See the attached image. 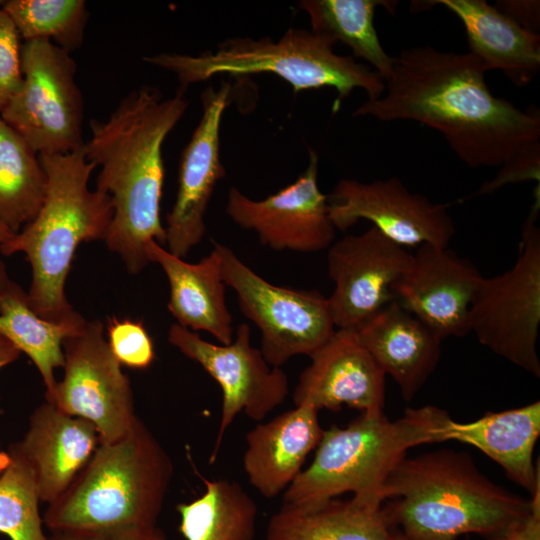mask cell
<instances>
[{"label":"cell","instance_id":"26","mask_svg":"<svg viewBox=\"0 0 540 540\" xmlns=\"http://www.w3.org/2000/svg\"><path fill=\"white\" fill-rule=\"evenodd\" d=\"M86 322L78 312L61 322L43 319L31 307L28 293L20 285L8 275L0 281V335L34 363L46 397L52 395L57 383L55 369L64 366L63 341L79 333Z\"/></svg>","mask_w":540,"mask_h":540},{"label":"cell","instance_id":"36","mask_svg":"<svg viewBox=\"0 0 540 540\" xmlns=\"http://www.w3.org/2000/svg\"><path fill=\"white\" fill-rule=\"evenodd\" d=\"M530 513L504 532L488 540H540V488L531 495Z\"/></svg>","mask_w":540,"mask_h":540},{"label":"cell","instance_id":"22","mask_svg":"<svg viewBox=\"0 0 540 540\" xmlns=\"http://www.w3.org/2000/svg\"><path fill=\"white\" fill-rule=\"evenodd\" d=\"M147 259L164 271L170 287L168 310L178 325L205 331L220 344L234 338L233 318L226 303L221 258L215 247L196 263L171 254L155 241L146 247Z\"/></svg>","mask_w":540,"mask_h":540},{"label":"cell","instance_id":"31","mask_svg":"<svg viewBox=\"0 0 540 540\" xmlns=\"http://www.w3.org/2000/svg\"><path fill=\"white\" fill-rule=\"evenodd\" d=\"M0 474V533L10 540H50L44 533L39 494L31 468L12 444Z\"/></svg>","mask_w":540,"mask_h":540},{"label":"cell","instance_id":"16","mask_svg":"<svg viewBox=\"0 0 540 540\" xmlns=\"http://www.w3.org/2000/svg\"><path fill=\"white\" fill-rule=\"evenodd\" d=\"M231 85L207 87L201 94L202 116L184 148L175 202L166 218V245L179 258L203 239L205 215L217 183L226 175L220 158V124L229 104Z\"/></svg>","mask_w":540,"mask_h":540},{"label":"cell","instance_id":"19","mask_svg":"<svg viewBox=\"0 0 540 540\" xmlns=\"http://www.w3.org/2000/svg\"><path fill=\"white\" fill-rule=\"evenodd\" d=\"M15 444L32 470L40 501L50 504L88 463L99 436L91 422L45 401L32 412L23 439Z\"/></svg>","mask_w":540,"mask_h":540},{"label":"cell","instance_id":"32","mask_svg":"<svg viewBox=\"0 0 540 540\" xmlns=\"http://www.w3.org/2000/svg\"><path fill=\"white\" fill-rule=\"evenodd\" d=\"M109 347L121 365L131 369H146L155 360L153 340L141 321L107 320Z\"/></svg>","mask_w":540,"mask_h":540},{"label":"cell","instance_id":"38","mask_svg":"<svg viewBox=\"0 0 540 540\" xmlns=\"http://www.w3.org/2000/svg\"><path fill=\"white\" fill-rule=\"evenodd\" d=\"M21 352L5 337L0 335V369L16 361ZM7 451L0 448V474L7 463Z\"/></svg>","mask_w":540,"mask_h":540},{"label":"cell","instance_id":"41","mask_svg":"<svg viewBox=\"0 0 540 540\" xmlns=\"http://www.w3.org/2000/svg\"><path fill=\"white\" fill-rule=\"evenodd\" d=\"M4 1H0V7L3 5Z\"/></svg>","mask_w":540,"mask_h":540},{"label":"cell","instance_id":"39","mask_svg":"<svg viewBox=\"0 0 540 540\" xmlns=\"http://www.w3.org/2000/svg\"><path fill=\"white\" fill-rule=\"evenodd\" d=\"M16 233L12 231L5 223L0 221V245H3L10 241ZM7 275L5 265L0 260V280Z\"/></svg>","mask_w":540,"mask_h":540},{"label":"cell","instance_id":"11","mask_svg":"<svg viewBox=\"0 0 540 540\" xmlns=\"http://www.w3.org/2000/svg\"><path fill=\"white\" fill-rule=\"evenodd\" d=\"M168 342L198 363L220 386L221 418L210 455L215 463L224 435L238 414L262 422L289 394V379L279 367L271 366L259 348L251 345V329L241 323L229 344L206 341L197 332L173 324Z\"/></svg>","mask_w":540,"mask_h":540},{"label":"cell","instance_id":"21","mask_svg":"<svg viewBox=\"0 0 540 540\" xmlns=\"http://www.w3.org/2000/svg\"><path fill=\"white\" fill-rule=\"evenodd\" d=\"M355 332L404 401H412L437 367L442 339L396 300Z\"/></svg>","mask_w":540,"mask_h":540},{"label":"cell","instance_id":"40","mask_svg":"<svg viewBox=\"0 0 540 540\" xmlns=\"http://www.w3.org/2000/svg\"><path fill=\"white\" fill-rule=\"evenodd\" d=\"M389 540H405V539L400 534L396 533L395 531H392V535Z\"/></svg>","mask_w":540,"mask_h":540},{"label":"cell","instance_id":"35","mask_svg":"<svg viewBox=\"0 0 540 540\" xmlns=\"http://www.w3.org/2000/svg\"><path fill=\"white\" fill-rule=\"evenodd\" d=\"M494 6L523 29L539 35L540 2L538 0H499Z\"/></svg>","mask_w":540,"mask_h":540},{"label":"cell","instance_id":"34","mask_svg":"<svg viewBox=\"0 0 540 540\" xmlns=\"http://www.w3.org/2000/svg\"><path fill=\"white\" fill-rule=\"evenodd\" d=\"M540 141L517 152L503 165L491 181L484 183L474 194L482 196L492 194L511 183L537 181L539 183Z\"/></svg>","mask_w":540,"mask_h":540},{"label":"cell","instance_id":"9","mask_svg":"<svg viewBox=\"0 0 540 540\" xmlns=\"http://www.w3.org/2000/svg\"><path fill=\"white\" fill-rule=\"evenodd\" d=\"M21 70V84L0 110L1 119L38 155L82 148L84 102L70 53L49 40L26 41Z\"/></svg>","mask_w":540,"mask_h":540},{"label":"cell","instance_id":"1","mask_svg":"<svg viewBox=\"0 0 540 540\" xmlns=\"http://www.w3.org/2000/svg\"><path fill=\"white\" fill-rule=\"evenodd\" d=\"M486 70L471 53L412 47L393 57V71L377 100L353 116L380 121L413 120L442 133L458 158L472 168L502 166L540 141L538 108L522 111L495 97Z\"/></svg>","mask_w":540,"mask_h":540},{"label":"cell","instance_id":"5","mask_svg":"<svg viewBox=\"0 0 540 540\" xmlns=\"http://www.w3.org/2000/svg\"><path fill=\"white\" fill-rule=\"evenodd\" d=\"M39 159L47 175L43 205L0 251L5 256L25 254L32 269L27 292L31 307L41 318L61 322L77 313L65 294L76 250L82 242L106 239L113 205L107 193L89 189L97 166L87 159L84 146Z\"/></svg>","mask_w":540,"mask_h":540},{"label":"cell","instance_id":"18","mask_svg":"<svg viewBox=\"0 0 540 540\" xmlns=\"http://www.w3.org/2000/svg\"><path fill=\"white\" fill-rule=\"evenodd\" d=\"M293 392L294 405L338 411L343 405L362 414L384 412L385 374L355 331L336 329L309 357Z\"/></svg>","mask_w":540,"mask_h":540},{"label":"cell","instance_id":"37","mask_svg":"<svg viewBox=\"0 0 540 540\" xmlns=\"http://www.w3.org/2000/svg\"><path fill=\"white\" fill-rule=\"evenodd\" d=\"M50 540H168L166 534L156 527L145 532L120 533H64L52 534Z\"/></svg>","mask_w":540,"mask_h":540},{"label":"cell","instance_id":"33","mask_svg":"<svg viewBox=\"0 0 540 540\" xmlns=\"http://www.w3.org/2000/svg\"><path fill=\"white\" fill-rule=\"evenodd\" d=\"M20 40L13 22L0 7V110L22 81Z\"/></svg>","mask_w":540,"mask_h":540},{"label":"cell","instance_id":"12","mask_svg":"<svg viewBox=\"0 0 540 540\" xmlns=\"http://www.w3.org/2000/svg\"><path fill=\"white\" fill-rule=\"evenodd\" d=\"M63 352L64 376L46 401L91 422L99 443L123 437L138 416L131 382L109 347L103 323L87 321L63 341Z\"/></svg>","mask_w":540,"mask_h":540},{"label":"cell","instance_id":"15","mask_svg":"<svg viewBox=\"0 0 540 540\" xmlns=\"http://www.w3.org/2000/svg\"><path fill=\"white\" fill-rule=\"evenodd\" d=\"M309 162L290 185L262 200H253L231 187L226 212L239 227L256 233L260 243L275 251L315 253L335 240L328 196L318 185L319 157L308 148Z\"/></svg>","mask_w":540,"mask_h":540},{"label":"cell","instance_id":"30","mask_svg":"<svg viewBox=\"0 0 540 540\" xmlns=\"http://www.w3.org/2000/svg\"><path fill=\"white\" fill-rule=\"evenodd\" d=\"M1 7L25 42L49 40L69 53L82 44L88 18L83 0H9Z\"/></svg>","mask_w":540,"mask_h":540},{"label":"cell","instance_id":"17","mask_svg":"<svg viewBox=\"0 0 540 540\" xmlns=\"http://www.w3.org/2000/svg\"><path fill=\"white\" fill-rule=\"evenodd\" d=\"M482 277L472 262L450 249L423 244L394 286V295L442 340L463 337L469 333V310Z\"/></svg>","mask_w":540,"mask_h":540},{"label":"cell","instance_id":"4","mask_svg":"<svg viewBox=\"0 0 540 540\" xmlns=\"http://www.w3.org/2000/svg\"><path fill=\"white\" fill-rule=\"evenodd\" d=\"M174 475L173 462L137 417L120 439L99 443L69 488L43 516L52 534L155 529Z\"/></svg>","mask_w":540,"mask_h":540},{"label":"cell","instance_id":"23","mask_svg":"<svg viewBox=\"0 0 540 540\" xmlns=\"http://www.w3.org/2000/svg\"><path fill=\"white\" fill-rule=\"evenodd\" d=\"M462 22L469 49L486 71L499 70L518 87L540 70V36L529 32L484 0H437Z\"/></svg>","mask_w":540,"mask_h":540},{"label":"cell","instance_id":"3","mask_svg":"<svg viewBox=\"0 0 540 540\" xmlns=\"http://www.w3.org/2000/svg\"><path fill=\"white\" fill-rule=\"evenodd\" d=\"M382 505L390 529L405 540H456L498 535L524 519L532 501L487 478L466 452L407 455L387 477ZM393 531V530H392Z\"/></svg>","mask_w":540,"mask_h":540},{"label":"cell","instance_id":"24","mask_svg":"<svg viewBox=\"0 0 540 540\" xmlns=\"http://www.w3.org/2000/svg\"><path fill=\"white\" fill-rule=\"evenodd\" d=\"M540 435V401L500 412H488L477 420H451L446 441L472 445L499 464L507 476L533 495L540 488L539 464L533 453Z\"/></svg>","mask_w":540,"mask_h":540},{"label":"cell","instance_id":"10","mask_svg":"<svg viewBox=\"0 0 540 540\" xmlns=\"http://www.w3.org/2000/svg\"><path fill=\"white\" fill-rule=\"evenodd\" d=\"M212 243L224 282L235 292L241 312L259 329V350L271 366L281 368L298 355L310 357L331 338L336 327L323 294L272 284L231 248Z\"/></svg>","mask_w":540,"mask_h":540},{"label":"cell","instance_id":"14","mask_svg":"<svg viewBox=\"0 0 540 540\" xmlns=\"http://www.w3.org/2000/svg\"><path fill=\"white\" fill-rule=\"evenodd\" d=\"M412 258L374 226L334 242L327 254L334 289L327 300L335 327L357 331L396 300L394 286Z\"/></svg>","mask_w":540,"mask_h":540},{"label":"cell","instance_id":"28","mask_svg":"<svg viewBox=\"0 0 540 540\" xmlns=\"http://www.w3.org/2000/svg\"><path fill=\"white\" fill-rule=\"evenodd\" d=\"M396 5V1L383 0H303L298 4L309 16L311 31L346 44L354 56L367 61L385 82L393 71V57L382 47L374 15L378 6L394 13Z\"/></svg>","mask_w":540,"mask_h":540},{"label":"cell","instance_id":"20","mask_svg":"<svg viewBox=\"0 0 540 540\" xmlns=\"http://www.w3.org/2000/svg\"><path fill=\"white\" fill-rule=\"evenodd\" d=\"M318 410L296 405L267 422H258L246 435L243 468L252 487L263 497L283 494L301 473L324 429Z\"/></svg>","mask_w":540,"mask_h":540},{"label":"cell","instance_id":"2","mask_svg":"<svg viewBox=\"0 0 540 540\" xmlns=\"http://www.w3.org/2000/svg\"><path fill=\"white\" fill-rule=\"evenodd\" d=\"M183 88L163 98L150 86L131 91L107 120H91L84 150L100 166L98 190L112 200L113 218L105 239L130 273L149 263L150 241L166 243L160 205L165 179L162 146L188 107Z\"/></svg>","mask_w":540,"mask_h":540},{"label":"cell","instance_id":"7","mask_svg":"<svg viewBox=\"0 0 540 540\" xmlns=\"http://www.w3.org/2000/svg\"><path fill=\"white\" fill-rule=\"evenodd\" d=\"M336 43L329 35L290 28L278 41L270 37L230 38L220 43L215 51L197 56L163 52L144 57L143 61L173 72L183 89L218 74L272 73L290 84L295 93L334 88L337 97L333 112L356 88L367 93V100L379 99L385 90L384 79L353 57L336 54L333 50Z\"/></svg>","mask_w":540,"mask_h":540},{"label":"cell","instance_id":"13","mask_svg":"<svg viewBox=\"0 0 540 540\" xmlns=\"http://www.w3.org/2000/svg\"><path fill=\"white\" fill-rule=\"evenodd\" d=\"M328 203L337 230L346 231L366 220L404 248L423 244L448 248L456 231L449 205L409 191L397 177L369 183L341 179Z\"/></svg>","mask_w":540,"mask_h":540},{"label":"cell","instance_id":"29","mask_svg":"<svg viewBox=\"0 0 540 540\" xmlns=\"http://www.w3.org/2000/svg\"><path fill=\"white\" fill-rule=\"evenodd\" d=\"M46 190L39 155L0 117V221L18 233L38 214Z\"/></svg>","mask_w":540,"mask_h":540},{"label":"cell","instance_id":"6","mask_svg":"<svg viewBox=\"0 0 540 540\" xmlns=\"http://www.w3.org/2000/svg\"><path fill=\"white\" fill-rule=\"evenodd\" d=\"M452 418L436 406L408 408L389 420L362 414L348 426L324 430L310 465L283 493V503L311 507L351 492L384 504L383 485L410 448L446 441Z\"/></svg>","mask_w":540,"mask_h":540},{"label":"cell","instance_id":"25","mask_svg":"<svg viewBox=\"0 0 540 540\" xmlns=\"http://www.w3.org/2000/svg\"><path fill=\"white\" fill-rule=\"evenodd\" d=\"M382 505L354 496L311 507L283 503L268 521L266 540H389Z\"/></svg>","mask_w":540,"mask_h":540},{"label":"cell","instance_id":"8","mask_svg":"<svg viewBox=\"0 0 540 540\" xmlns=\"http://www.w3.org/2000/svg\"><path fill=\"white\" fill-rule=\"evenodd\" d=\"M539 196L523 224L514 265L482 277L468 316L469 332L493 353L540 377L537 339L540 326Z\"/></svg>","mask_w":540,"mask_h":540},{"label":"cell","instance_id":"27","mask_svg":"<svg viewBox=\"0 0 540 540\" xmlns=\"http://www.w3.org/2000/svg\"><path fill=\"white\" fill-rule=\"evenodd\" d=\"M205 490L179 503V532L185 540H254L258 507L236 481L210 480L199 474Z\"/></svg>","mask_w":540,"mask_h":540}]
</instances>
